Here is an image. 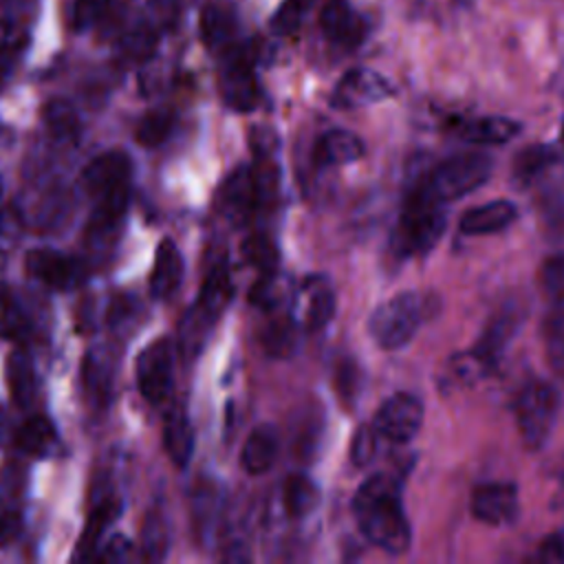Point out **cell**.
<instances>
[{
  "label": "cell",
  "instance_id": "cb8c5ba5",
  "mask_svg": "<svg viewBox=\"0 0 564 564\" xmlns=\"http://www.w3.org/2000/svg\"><path fill=\"white\" fill-rule=\"evenodd\" d=\"M119 500L117 498H101L95 509L90 511L84 531L77 540V549H75V560H95L97 551H99V540L104 535V531L110 527V522L119 516Z\"/></svg>",
  "mask_w": 564,
  "mask_h": 564
},
{
  "label": "cell",
  "instance_id": "7c38bea8",
  "mask_svg": "<svg viewBox=\"0 0 564 564\" xmlns=\"http://www.w3.org/2000/svg\"><path fill=\"white\" fill-rule=\"evenodd\" d=\"M520 511L518 487L513 482H480L471 491V513L485 524H509Z\"/></svg>",
  "mask_w": 564,
  "mask_h": 564
},
{
  "label": "cell",
  "instance_id": "2e32d148",
  "mask_svg": "<svg viewBox=\"0 0 564 564\" xmlns=\"http://www.w3.org/2000/svg\"><path fill=\"white\" fill-rule=\"evenodd\" d=\"M220 212L234 223H245L258 205V192L251 167H238L220 187Z\"/></svg>",
  "mask_w": 564,
  "mask_h": 564
},
{
  "label": "cell",
  "instance_id": "816d5d0a",
  "mask_svg": "<svg viewBox=\"0 0 564 564\" xmlns=\"http://www.w3.org/2000/svg\"><path fill=\"white\" fill-rule=\"evenodd\" d=\"M560 141L564 143V121H562V130H560Z\"/></svg>",
  "mask_w": 564,
  "mask_h": 564
},
{
  "label": "cell",
  "instance_id": "4dcf8cb0",
  "mask_svg": "<svg viewBox=\"0 0 564 564\" xmlns=\"http://www.w3.org/2000/svg\"><path fill=\"white\" fill-rule=\"evenodd\" d=\"M44 123L51 137L59 143H75L79 139V115L66 99H51L44 106Z\"/></svg>",
  "mask_w": 564,
  "mask_h": 564
},
{
  "label": "cell",
  "instance_id": "f6af8a7d",
  "mask_svg": "<svg viewBox=\"0 0 564 564\" xmlns=\"http://www.w3.org/2000/svg\"><path fill=\"white\" fill-rule=\"evenodd\" d=\"M275 273H262L260 282L253 284L251 295H249L251 304L269 311V308H273L280 302V282H278Z\"/></svg>",
  "mask_w": 564,
  "mask_h": 564
},
{
  "label": "cell",
  "instance_id": "7dc6e473",
  "mask_svg": "<svg viewBox=\"0 0 564 564\" xmlns=\"http://www.w3.org/2000/svg\"><path fill=\"white\" fill-rule=\"evenodd\" d=\"M337 392L346 401H352L355 394L359 392V368L350 359H344L337 366Z\"/></svg>",
  "mask_w": 564,
  "mask_h": 564
},
{
  "label": "cell",
  "instance_id": "4316f807",
  "mask_svg": "<svg viewBox=\"0 0 564 564\" xmlns=\"http://www.w3.org/2000/svg\"><path fill=\"white\" fill-rule=\"evenodd\" d=\"M15 445L26 454L46 456L57 445V432L44 414H33L18 427Z\"/></svg>",
  "mask_w": 564,
  "mask_h": 564
},
{
  "label": "cell",
  "instance_id": "7a4b0ae2",
  "mask_svg": "<svg viewBox=\"0 0 564 564\" xmlns=\"http://www.w3.org/2000/svg\"><path fill=\"white\" fill-rule=\"evenodd\" d=\"M447 216L443 203L434 200L421 185L405 198L401 218L392 234V247L399 256L412 258L427 253L443 236Z\"/></svg>",
  "mask_w": 564,
  "mask_h": 564
},
{
  "label": "cell",
  "instance_id": "f546056e",
  "mask_svg": "<svg viewBox=\"0 0 564 564\" xmlns=\"http://www.w3.org/2000/svg\"><path fill=\"white\" fill-rule=\"evenodd\" d=\"M282 502L289 516H308L319 502V489L306 474H289L282 485Z\"/></svg>",
  "mask_w": 564,
  "mask_h": 564
},
{
  "label": "cell",
  "instance_id": "e0dca14e",
  "mask_svg": "<svg viewBox=\"0 0 564 564\" xmlns=\"http://www.w3.org/2000/svg\"><path fill=\"white\" fill-rule=\"evenodd\" d=\"M183 280V256L172 238H163L154 253L150 273V291L156 300L172 297Z\"/></svg>",
  "mask_w": 564,
  "mask_h": 564
},
{
  "label": "cell",
  "instance_id": "30bf717a",
  "mask_svg": "<svg viewBox=\"0 0 564 564\" xmlns=\"http://www.w3.org/2000/svg\"><path fill=\"white\" fill-rule=\"evenodd\" d=\"M24 269L31 278L55 291H68L79 286L86 280V267L57 249L37 247L24 256Z\"/></svg>",
  "mask_w": 564,
  "mask_h": 564
},
{
  "label": "cell",
  "instance_id": "603a6c76",
  "mask_svg": "<svg viewBox=\"0 0 564 564\" xmlns=\"http://www.w3.org/2000/svg\"><path fill=\"white\" fill-rule=\"evenodd\" d=\"M231 278H229V267L225 260L214 262L203 280L198 300L194 302L205 315H209L214 322L218 319V315L225 311V306L231 300Z\"/></svg>",
  "mask_w": 564,
  "mask_h": 564
},
{
  "label": "cell",
  "instance_id": "ab89813d",
  "mask_svg": "<svg viewBox=\"0 0 564 564\" xmlns=\"http://www.w3.org/2000/svg\"><path fill=\"white\" fill-rule=\"evenodd\" d=\"M308 0H284L271 18V31L275 35H291L300 29Z\"/></svg>",
  "mask_w": 564,
  "mask_h": 564
},
{
  "label": "cell",
  "instance_id": "f35d334b",
  "mask_svg": "<svg viewBox=\"0 0 564 564\" xmlns=\"http://www.w3.org/2000/svg\"><path fill=\"white\" fill-rule=\"evenodd\" d=\"M540 286L551 300L564 302V253H553L542 262Z\"/></svg>",
  "mask_w": 564,
  "mask_h": 564
},
{
  "label": "cell",
  "instance_id": "bcb514c9",
  "mask_svg": "<svg viewBox=\"0 0 564 564\" xmlns=\"http://www.w3.org/2000/svg\"><path fill=\"white\" fill-rule=\"evenodd\" d=\"M535 560L542 564H564V529L553 531L540 542Z\"/></svg>",
  "mask_w": 564,
  "mask_h": 564
},
{
  "label": "cell",
  "instance_id": "1f68e13d",
  "mask_svg": "<svg viewBox=\"0 0 564 564\" xmlns=\"http://www.w3.org/2000/svg\"><path fill=\"white\" fill-rule=\"evenodd\" d=\"M516 330V315L513 313H505L496 319H491V324L487 326V330L482 333L478 346L474 348V352L489 366L494 368L509 341V337Z\"/></svg>",
  "mask_w": 564,
  "mask_h": 564
},
{
  "label": "cell",
  "instance_id": "8fae6325",
  "mask_svg": "<svg viewBox=\"0 0 564 564\" xmlns=\"http://www.w3.org/2000/svg\"><path fill=\"white\" fill-rule=\"evenodd\" d=\"M130 172H132V165L128 154L121 150H108L95 156L86 165L82 174V183L86 192L93 196V200H99L119 192H128Z\"/></svg>",
  "mask_w": 564,
  "mask_h": 564
},
{
  "label": "cell",
  "instance_id": "4fadbf2b",
  "mask_svg": "<svg viewBox=\"0 0 564 564\" xmlns=\"http://www.w3.org/2000/svg\"><path fill=\"white\" fill-rule=\"evenodd\" d=\"M128 203H130V189L95 200V209L86 225V245L93 251L108 249V245L117 240Z\"/></svg>",
  "mask_w": 564,
  "mask_h": 564
},
{
  "label": "cell",
  "instance_id": "ac0fdd59",
  "mask_svg": "<svg viewBox=\"0 0 564 564\" xmlns=\"http://www.w3.org/2000/svg\"><path fill=\"white\" fill-rule=\"evenodd\" d=\"M366 152L364 141L350 130H328L324 132L313 148V159L319 167L348 165L361 159Z\"/></svg>",
  "mask_w": 564,
  "mask_h": 564
},
{
  "label": "cell",
  "instance_id": "52a82bcc",
  "mask_svg": "<svg viewBox=\"0 0 564 564\" xmlns=\"http://www.w3.org/2000/svg\"><path fill=\"white\" fill-rule=\"evenodd\" d=\"M372 425L381 441L397 445L410 443L423 425V403L410 392H397L381 403Z\"/></svg>",
  "mask_w": 564,
  "mask_h": 564
},
{
  "label": "cell",
  "instance_id": "d590c367",
  "mask_svg": "<svg viewBox=\"0 0 564 564\" xmlns=\"http://www.w3.org/2000/svg\"><path fill=\"white\" fill-rule=\"evenodd\" d=\"M167 520L165 513L159 507H152L148 511L143 531H141V542H143V557L145 560H163L167 553Z\"/></svg>",
  "mask_w": 564,
  "mask_h": 564
},
{
  "label": "cell",
  "instance_id": "8992f818",
  "mask_svg": "<svg viewBox=\"0 0 564 564\" xmlns=\"http://www.w3.org/2000/svg\"><path fill=\"white\" fill-rule=\"evenodd\" d=\"M258 62V51L253 42L229 46L225 53L223 70H220V97L223 101L238 112H249L260 104V86L253 73Z\"/></svg>",
  "mask_w": 564,
  "mask_h": 564
},
{
  "label": "cell",
  "instance_id": "ba28073f",
  "mask_svg": "<svg viewBox=\"0 0 564 564\" xmlns=\"http://www.w3.org/2000/svg\"><path fill=\"white\" fill-rule=\"evenodd\" d=\"M174 346L167 337L150 341L137 357V386L145 401L161 403L172 388Z\"/></svg>",
  "mask_w": 564,
  "mask_h": 564
},
{
  "label": "cell",
  "instance_id": "681fc988",
  "mask_svg": "<svg viewBox=\"0 0 564 564\" xmlns=\"http://www.w3.org/2000/svg\"><path fill=\"white\" fill-rule=\"evenodd\" d=\"M22 531V518L15 511H0V546L13 542Z\"/></svg>",
  "mask_w": 564,
  "mask_h": 564
},
{
  "label": "cell",
  "instance_id": "7bdbcfd3",
  "mask_svg": "<svg viewBox=\"0 0 564 564\" xmlns=\"http://www.w3.org/2000/svg\"><path fill=\"white\" fill-rule=\"evenodd\" d=\"M546 350L551 364L564 375V308L549 319L546 326Z\"/></svg>",
  "mask_w": 564,
  "mask_h": 564
},
{
  "label": "cell",
  "instance_id": "8d00e7d4",
  "mask_svg": "<svg viewBox=\"0 0 564 564\" xmlns=\"http://www.w3.org/2000/svg\"><path fill=\"white\" fill-rule=\"evenodd\" d=\"M245 260L260 273H275L280 264V251L267 234H253L242 242Z\"/></svg>",
  "mask_w": 564,
  "mask_h": 564
},
{
  "label": "cell",
  "instance_id": "44dd1931",
  "mask_svg": "<svg viewBox=\"0 0 564 564\" xmlns=\"http://www.w3.org/2000/svg\"><path fill=\"white\" fill-rule=\"evenodd\" d=\"M163 441H165V452L172 458V463L176 467H185L189 463L192 449H194V430H192L189 416L181 403H174L165 414Z\"/></svg>",
  "mask_w": 564,
  "mask_h": 564
},
{
  "label": "cell",
  "instance_id": "836d02e7",
  "mask_svg": "<svg viewBox=\"0 0 564 564\" xmlns=\"http://www.w3.org/2000/svg\"><path fill=\"white\" fill-rule=\"evenodd\" d=\"M156 31L148 24H141V26H134L130 31H126L119 40V55L121 59L126 62H132V64H141V62H148L154 51H156Z\"/></svg>",
  "mask_w": 564,
  "mask_h": 564
},
{
  "label": "cell",
  "instance_id": "7402d4cb",
  "mask_svg": "<svg viewBox=\"0 0 564 564\" xmlns=\"http://www.w3.org/2000/svg\"><path fill=\"white\" fill-rule=\"evenodd\" d=\"M278 456V432L273 425L262 423L258 427H253L242 445V454H240V463L245 467V471L258 476L271 469V465L275 463Z\"/></svg>",
  "mask_w": 564,
  "mask_h": 564
},
{
  "label": "cell",
  "instance_id": "74e56055",
  "mask_svg": "<svg viewBox=\"0 0 564 564\" xmlns=\"http://www.w3.org/2000/svg\"><path fill=\"white\" fill-rule=\"evenodd\" d=\"M29 333V315L11 293H0V337L20 339Z\"/></svg>",
  "mask_w": 564,
  "mask_h": 564
},
{
  "label": "cell",
  "instance_id": "f5cc1de1",
  "mask_svg": "<svg viewBox=\"0 0 564 564\" xmlns=\"http://www.w3.org/2000/svg\"><path fill=\"white\" fill-rule=\"evenodd\" d=\"M0 198H2V181H0Z\"/></svg>",
  "mask_w": 564,
  "mask_h": 564
},
{
  "label": "cell",
  "instance_id": "ee69618b",
  "mask_svg": "<svg viewBox=\"0 0 564 564\" xmlns=\"http://www.w3.org/2000/svg\"><path fill=\"white\" fill-rule=\"evenodd\" d=\"M293 324L289 319H278L264 330V346L271 355H286L293 348Z\"/></svg>",
  "mask_w": 564,
  "mask_h": 564
},
{
  "label": "cell",
  "instance_id": "d6a6232c",
  "mask_svg": "<svg viewBox=\"0 0 564 564\" xmlns=\"http://www.w3.org/2000/svg\"><path fill=\"white\" fill-rule=\"evenodd\" d=\"M214 326V319L209 315H205L196 304L189 306V311L183 315L181 322V335H178V344L183 355H198V350L203 348L209 330Z\"/></svg>",
  "mask_w": 564,
  "mask_h": 564
},
{
  "label": "cell",
  "instance_id": "3957f363",
  "mask_svg": "<svg viewBox=\"0 0 564 564\" xmlns=\"http://www.w3.org/2000/svg\"><path fill=\"white\" fill-rule=\"evenodd\" d=\"M491 174V159L485 152H463L445 159L425 174L421 187L438 203H449L487 183Z\"/></svg>",
  "mask_w": 564,
  "mask_h": 564
},
{
  "label": "cell",
  "instance_id": "f907efd6",
  "mask_svg": "<svg viewBox=\"0 0 564 564\" xmlns=\"http://www.w3.org/2000/svg\"><path fill=\"white\" fill-rule=\"evenodd\" d=\"M9 438V419L7 414L0 410V445Z\"/></svg>",
  "mask_w": 564,
  "mask_h": 564
},
{
  "label": "cell",
  "instance_id": "5bb4252c",
  "mask_svg": "<svg viewBox=\"0 0 564 564\" xmlns=\"http://www.w3.org/2000/svg\"><path fill=\"white\" fill-rule=\"evenodd\" d=\"M319 26L324 35L344 48H355L366 37L364 18L346 0H328L319 13Z\"/></svg>",
  "mask_w": 564,
  "mask_h": 564
},
{
  "label": "cell",
  "instance_id": "d6986e66",
  "mask_svg": "<svg viewBox=\"0 0 564 564\" xmlns=\"http://www.w3.org/2000/svg\"><path fill=\"white\" fill-rule=\"evenodd\" d=\"M518 216V207L511 200H491L471 207L460 218V231L465 236H487L505 229Z\"/></svg>",
  "mask_w": 564,
  "mask_h": 564
},
{
  "label": "cell",
  "instance_id": "484cf974",
  "mask_svg": "<svg viewBox=\"0 0 564 564\" xmlns=\"http://www.w3.org/2000/svg\"><path fill=\"white\" fill-rule=\"evenodd\" d=\"M560 163V154L551 145H529L518 152L513 163V178L520 185H533L544 178Z\"/></svg>",
  "mask_w": 564,
  "mask_h": 564
},
{
  "label": "cell",
  "instance_id": "b9f144b4",
  "mask_svg": "<svg viewBox=\"0 0 564 564\" xmlns=\"http://www.w3.org/2000/svg\"><path fill=\"white\" fill-rule=\"evenodd\" d=\"M112 0H75L73 4V26L84 31L95 26L110 11Z\"/></svg>",
  "mask_w": 564,
  "mask_h": 564
},
{
  "label": "cell",
  "instance_id": "d4e9b609",
  "mask_svg": "<svg viewBox=\"0 0 564 564\" xmlns=\"http://www.w3.org/2000/svg\"><path fill=\"white\" fill-rule=\"evenodd\" d=\"M7 383L11 390V399L26 408L37 392V379H35V366L26 350H13L7 357Z\"/></svg>",
  "mask_w": 564,
  "mask_h": 564
},
{
  "label": "cell",
  "instance_id": "83f0119b",
  "mask_svg": "<svg viewBox=\"0 0 564 564\" xmlns=\"http://www.w3.org/2000/svg\"><path fill=\"white\" fill-rule=\"evenodd\" d=\"M304 293H306V304H304V313H302V324L306 330L315 333L330 322V317L335 313V293L322 280L306 282Z\"/></svg>",
  "mask_w": 564,
  "mask_h": 564
},
{
  "label": "cell",
  "instance_id": "c3c4849f",
  "mask_svg": "<svg viewBox=\"0 0 564 564\" xmlns=\"http://www.w3.org/2000/svg\"><path fill=\"white\" fill-rule=\"evenodd\" d=\"M130 551H132V544L126 535H112L95 555V560H101V562H121V560H128L130 557Z\"/></svg>",
  "mask_w": 564,
  "mask_h": 564
},
{
  "label": "cell",
  "instance_id": "9c48e42d",
  "mask_svg": "<svg viewBox=\"0 0 564 564\" xmlns=\"http://www.w3.org/2000/svg\"><path fill=\"white\" fill-rule=\"evenodd\" d=\"M394 95V86L388 77L372 68H350L335 84L330 106L337 110H350L383 101Z\"/></svg>",
  "mask_w": 564,
  "mask_h": 564
},
{
  "label": "cell",
  "instance_id": "277c9868",
  "mask_svg": "<svg viewBox=\"0 0 564 564\" xmlns=\"http://www.w3.org/2000/svg\"><path fill=\"white\" fill-rule=\"evenodd\" d=\"M423 315L425 302L419 293H399L372 311L368 319L370 337L383 350H399L416 335L423 324Z\"/></svg>",
  "mask_w": 564,
  "mask_h": 564
},
{
  "label": "cell",
  "instance_id": "6da1fadb",
  "mask_svg": "<svg viewBox=\"0 0 564 564\" xmlns=\"http://www.w3.org/2000/svg\"><path fill=\"white\" fill-rule=\"evenodd\" d=\"M352 513L359 531L375 546L390 555L410 549L412 531L403 511L401 482L392 474H375L364 480L352 498Z\"/></svg>",
  "mask_w": 564,
  "mask_h": 564
},
{
  "label": "cell",
  "instance_id": "5b68a950",
  "mask_svg": "<svg viewBox=\"0 0 564 564\" xmlns=\"http://www.w3.org/2000/svg\"><path fill=\"white\" fill-rule=\"evenodd\" d=\"M557 405H560L557 390L546 381L535 379L520 390L513 412H516L520 436L527 443V447L538 449L546 443L555 425Z\"/></svg>",
  "mask_w": 564,
  "mask_h": 564
},
{
  "label": "cell",
  "instance_id": "e575fe53",
  "mask_svg": "<svg viewBox=\"0 0 564 564\" xmlns=\"http://www.w3.org/2000/svg\"><path fill=\"white\" fill-rule=\"evenodd\" d=\"M174 121H176V117L172 110L154 108L141 117L134 137L143 148H156L172 134Z\"/></svg>",
  "mask_w": 564,
  "mask_h": 564
},
{
  "label": "cell",
  "instance_id": "60d3db41",
  "mask_svg": "<svg viewBox=\"0 0 564 564\" xmlns=\"http://www.w3.org/2000/svg\"><path fill=\"white\" fill-rule=\"evenodd\" d=\"M379 432L375 430V425H361L355 436H352V443H350V460L357 465V467H364L368 465L375 454H377V447H379Z\"/></svg>",
  "mask_w": 564,
  "mask_h": 564
},
{
  "label": "cell",
  "instance_id": "f1b7e54d",
  "mask_svg": "<svg viewBox=\"0 0 564 564\" xmlns=\"http://www.w3.org/2000/svg\"><path fill=\"white\" fill-rule=\"evenodd\" d=\"M112 359L101 348H93L84 359V388L99 405L108 403L112 386Z\"/></svg>",
  "mask_w": 564,
  "mask_h": 564
},
{
  "label": "cell",
  "instance_id": "9a60e30c",
  "mask_svg": "<svg viewBox=\"0 0 564 564\" xmlns=\"http://www.w3.org/2000/svg\"><path fill=\"white\" fill-rule=\"evenodd\" d=\"M238 33V13L229 0H209L200 11V40L209 51H227Z\"/></svg>",
  "mask_w": 564,
  "mask_h": 564
},
{
  "label": "cell",
  "instance_id": "ffe728a7",
  "mask_svg": "<svg viewBox=\"0 0 564 564\" xmlns=\"http://www.w3.org/2000/svg\"><path fill=\"white\" fill-rule=\"evenodd\" d=\"M522 126L516 119L509 117H476L469 121H463L456 128V134L463 141L478 143V145H502L511 141L516 134H520Z\"/></svg>",
  "mask_w": 564,
  "mask_h": 564
}]
</instances>
